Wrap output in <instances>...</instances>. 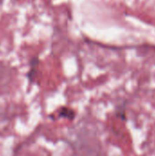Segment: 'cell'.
<instances>
[{"label":"cell","mask_w":155,"mask_h":156,"mask_svg":"<svg viewBox=\"0 0 155 156\" xmlns=\"http://www.w3.org/2000/svg\"><path fill=\"white\" fill-rule=\"evenodd\" d=\"M39 64V58L38 57H33L30 59L29 65H30V69L28 70V72L26 73V78L28 80V81L30 83L34 82L36 77H37V67Z\"/></svg>","instance_id":"obj_1"},{"label":"cell","mask_w":155,"mask_h":156,"mask_svg":"<svg viewBox=\"0 0 155 156\" xmlns=\"http://www.w3.org/2000/svg\"><path fill=\"white\" fill-rule=\"evenodd\" d=\"M58 118L68 119L69 121H73L76 118V112L69 107H60L58 112Z\"/></svg>","instance_id":"obj_2"},{"label":"cell","mask_w":155,"mask_h":156,"mask_svg":"<svg viewBox=\"0 0 155 156\" xmlns=\"http://www.w3.org/2000/svg\"><path fill=\"white\" fill-rule=\"evenodd\" d=\"M125 107H126V104H122V109H121L120 106L117 108L118 109V111H117V112H118L117 116L120 117L122 121H125L126 120V111H125Z\"/></svg>","instance_id":"obj_3"}]
</instances>
